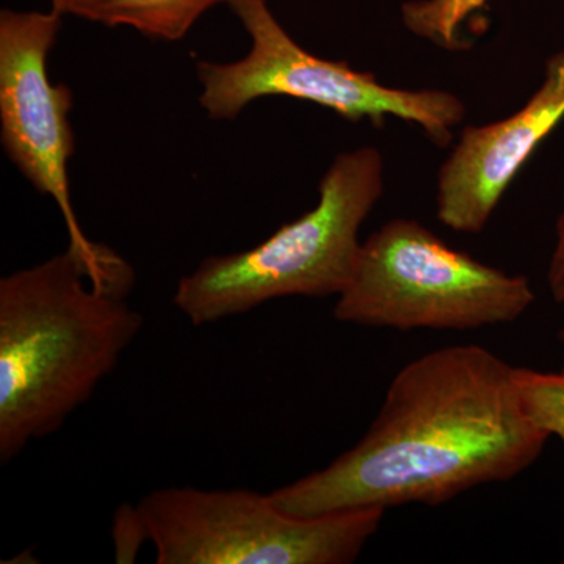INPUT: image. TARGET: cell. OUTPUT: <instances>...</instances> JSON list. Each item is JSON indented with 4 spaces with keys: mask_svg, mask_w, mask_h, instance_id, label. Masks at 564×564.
<instances>
[{
    "mask_svg": "<svg viewBox=\"0 0 564 564\" xmlns=\"http://www.w3.org/2000/svg\"><path fill=\"white\" fill-rule=\"evenodd\" d=\"M128 289L96 288L69 250L0 280V463L62 429L143 328Z\"/></svg>",
    "mask_w": 564,
    "mask_h": 564,
    "instance_id": "2",
    "label": "cell"
},
{
    "mask_svg": "<svg viewBox=\"0 0 564 564\" xmlns=\"http://www.w3.org/2000/svg\"><path fill=\"white\" fill-rule=\"evenodd\" d=\"M489 0H430L437 20L452 29H462L464 21L475 11L486 9Z\"/></svg>",
    "mask_w": 564,
    "mask_h": 564,
    "instance_id": "13",
    "label": "cell"
},
{
    "mask_svg": "<svg viewBox=\"0 0 564 564\" xmlns=\"http://www.w3.org/2000/svg\"><path fill=\"white\" fill-rule=\"evenodd\" d=\"M564 118V51L545 62L532 98L503 120L467 126L441 165L437 220L459 234H480L530 155Z\"/></svg>",
    "mask_w": 564,
    "mask_h": 564,
    "instance_id": "8",
    "label": "cell"
},
{
    "mask_svg": "<svg viewBox=\"0 0 564 564\" xmlns=\"http://www.w3.org/2000/svg\"><path fill=\"white\" fill-rule=\"evenodd\" d=\"M231 0H68L65 14L109 28L135 29L154 40L180 41L218 3Z\"/></svg>",
    "mask_w": 564,
    "mask_h": 564,
    "instance_id": "9",
    "label": "cell"
},
{
    "mask_svg": "<svg viewBox=\"0 0 564 564\" xmlns=\"http://www.w3.org/2000/svg\"><path fill=\"white\" fill-rule=\"evenodd\" d=\"M229 6L250 35L251 50L231 63H196L199 104L212 120H236L256 99L288 96L352 122L381 126L389 117L413 122L437 147L454 140V129L466 117V106L454 93L386 87L373 74L303 50L267 0H231Z\"/></svg>",
    "mask_w": 564,
    "mask_h": 564,
    "instance_id": "6",
    "label": "cell"
},
{
    "mask_svg": "<svg viewBox=\"0 0 564 564\" xmlns=\"http://www.w3.org/2000/svg\"><path fill=\"white\" fill-rule=\"evenodd\" d=\"M563 563H564V560H563Z\"/></svg>",
    "mask_w": 564,
    "mask_h": 564,
    "instance_id": "16",
    "label": "cell"
},
{
    "mask_svg": "<svg viewBox=\"0 0 564 564\" xmlns=\"http://www.w3.org/2000/svg\"><path fill=\"white\" fill-rule=\"evenodd\" d=\"M556 337H558L560 343L564 345V328L560 329V332L556 333Z\"/></svg>",
    "mask_w": 564,
    "mask_h": 564,
    "instance_id": "15",
    "label": "cell"
},
{
    "mask_svg": "<svg viewBox=\"0 0 564 564\" xmlns=\"http://www.w3.org/2000/svg\"><path fill=\"white\" fill-rule=\"evenodd\" d=\"M516 383L530 421L564 443V364L556 370L516 367Z\"/></svg>",
    "mask_w": 564,
    "mask_h": 564,
    "instance_id": "10",
    "label": "cell"
},
{
    "mask_svg": "<svg viewBox=\"0 0 564 564\" xmlns=\"http://www.w3.org/2000/svg\"><path fill=\"white\" fill-rule=\"evenodd\" d=\"M68 0H51V9L57 10L58 13L65 14V7Z\"/></svg>",
    "mask_w": 564,
    "mask_h": 564,
    "instance_id": "14",
    "label": "cell"
},
{
    "mask_svg": "<svg viewBox=\"0 0 564 564\" xmlns=\"http://www.w3.org/2000/svg\"><path fill=\"white\" fill-rule=\"evenodd\" d=\"M113 541L117 563H126L124 558H128V563L135 560L140 544L143 541H148L135 507H121L117 511L113 525Z\"/></svg>",
    "mask_w": 564,
    "mask_h": 564,
    "instance_id": "11",
    "label": "cell"
},
{
    "mask_svg": "<svg viewBox=\"0 0 564 564\" xmlns=\"http://www.w3.org/2000/svg\"><path fill=\"white\" fill-rule=\"evenodd\" d=\"M536 300L529 278L455 250L425 225L392 218L362 242L334 317L397 332H474L521 318Z\"/></svg>",
    "mask_w": 564,
    "mask_h": 564,
    "instance_id": "4",
    "label": "cell"
},
{
    "mask_svg": "<svg viewBox=\"0 0 564 564\" xmlns=\"http://www.w3.org/2000/svg\"><path fill=\"white\" fill-rule=\"evenodd\" d=\"M547 288L555 303H564V204L556 218L555 245L547 267Z\"/></svg>",
    "mask_w": 564,
    "mask_h": 564,
    "instance_id": "12",
    "label": "cell"
},
{
    "mask_svg": "<svg viewBox=\"0 0 564 564\" xmlns=\"http://www.w3.org/2000/svg\"><path fill=\"white\" fill-rule=\"evenodd\" d=\"M57 10L0 13V140L7 158L36 192L57 204L76 256L96 288L133 289L131 263L85 236L70 199L73 91L52 84L47 58L57 43Z\"/></svg>",
    "mask_w": 564,
    "mask_h": 564,
    "instance_id": "7",
    "label": "cell"
},
{
    "mask_svg": "<svg viewBox=\"0 0 564 564\" xmlns=\"http://www.w3.org/2000/svg\"><path fill=\"white\" fill-rule=\"evenodd\" d=\"M158 564H350L384 510L322 516L282 510L270 494L172 486L135 505Z\"/></svg>",
    "mask_w": 564,
    "mask_h": 564,
    "instance_id": "5",
    "label": "cell"
},
{
    "mask_svg": "<svg viewBox=\"0 0 564 564\" xmlns=\"http://www.w3.org/2000/svg\"><path fill=\"white\" fill-rule=\"evenodd\" d=\"M514 372L477 344L419 356L393 377L358 443L270 497L299 516L436 508L478 486L513 480L551 437L527 415Z\"/></svg>",
    "mask_w": 564,
    "mask_h": 564,
    "instance_id": "1",
    "label": "cell"
},
{
    "mask_svg": "<svg viewBox=\"0 0 564 564\" xmlns=\"http://www.w3.org/2000/svg\"><path fill=\"white\" fill-rule=\"evenodd\" d=\"M383 193L377 148L340 152L322 177L314 209L250 250L204 259L177 282L174 304L203 326L288 296H339L355 274L359 231Z\"/></svg>",
    "mask_w": 564,
    "mask_h": 564,
    "instance_id": "3",
    "label": "cell"
}]
</instances>
